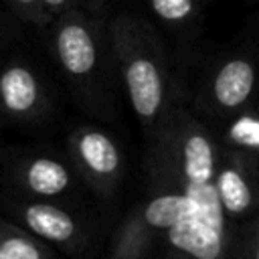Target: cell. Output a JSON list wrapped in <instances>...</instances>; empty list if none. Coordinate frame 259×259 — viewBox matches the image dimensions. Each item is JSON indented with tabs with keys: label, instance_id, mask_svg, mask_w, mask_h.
Returning a JSON list of instances; mask_svg holds the SVG:
<instances>
[{
	"label": "cell",
	"instance_id": "1",
	"mask_svg": "<svg viewBox=\"0 0 259 259\" xmlns=\"http://www.w3.org/2000/svg\"><path fill=\"white\" fill-rule=\"evenodd\" d=\"M125 87L134 111L142 119H154L164 101V79L158 65L144 55H136L125 65Z\"/></svg>",
	"mask_w": 259,
	"mask_h": 259
},
{
	"label": "cell",
	"instance_id": "2",
	"mask_svg": "<svg viewBox=\"0 0 259 259\" xmlns=\"http://www.w3.org/2000/svg\"><path fill=\"white\" fill-rule=\"evenodd\" d=\"M55 47L63 69L73 77L89 75L97 63V47L91 30L81 20H67L61 24Z\"/></svg>",
	"mask_w": 259,
	"mask_h": 259
},
{
	"label": "cell",
	"instance_id": "3",
	"mask_svg": "<svg viewBox=\"0 0 259 259\" xmlns=\"http://www.w3.org/2000/svg\"><path fill=\"white\" fill-rule=\"evenodd\" d=\"M166 233L172 247L194 259H219L223 255L225 231L212 229L194 217L178 223Z\"/></svg>",
	"mask_w": 259,
	"mask_h": 259
},
{
	"label": "cell",
	"instance_id": "4",
	"mask_svg": "<svg viewBox=\"0 0 259 259\" xmlns=\"http://www.w3.org/2000/svg\"><path fill=\"white\" fill-rule=\"evenodd\" d=\"M255 87V67L247 59L227 61L212 81V93L221 107L235 109L243 105Z\"/></svg>",
	"mask_w": 259,
	"mask_h": 259
},
{
	"label": "cell",
	"instance_id": "5",
	"mask_svg": "<svg viewBox=\"0 0 259 259\" xmlns=\"http://www.w3.org/2000/svg\"><path fill=\"white\" fill-rule=\"evenodd\" d=\"M40 97L38 81L30 69L22 65H10L0 73V103L14 115L30 113Z\"/></svg>",
	"mask_w": 259,
	"mask_h": 259
},
{
	"label": "cell",
	"instance_id": "6",
	"mask_svg": "<svg viewBox=\"0 0 259 259\" xmlns=\"http://www.w3.org/2000/svg\"><path fill=\"white\" fill-rule=\"evenodd\" d=\"M77 156L95 176H113L119 168V152L113 140L99 130H85L75 142Z\"/></svg>",
	"mask_w": 259,
	"mask_h": 259
},
{
	"label": "cell",
	"instance_id": "7",
	"mask_svg": "<svg viewBox=\"0 0 259 259\" xmlns=\"http://www.w3.org/2000/svg\"><path fill=\"white\" fill-rule=\"evenodd\" d=\"M26 227L38 235L40 239L53 241V243H65L75 237L77 225L75 219L65 212L63 208L47 202H32L22 212Z\"/></svg>",
	"mask_w": 259,
	"mask_h": 259
},
{
	"label": "cell",
	"instance_id": "8",
	"mask_svg": "<svg viewBox=\"0 0 259 259\" xmlns=\"http://www.w3.org/2000/svg\"><path fill=\"white\" fill-rule=\"evenodd\" d=\"M182 172L186 182L214 180V148L202 132H190L182 142Z\"/></svg>",
	"mask_w": 259,
	"mask_h": 259
},
{
	"label": "cell",
	"instance_id": "9",
	"mask_svg": "<svg viewBox=\"0 0 259 259\" xmlns=\"http://www.w3.org/2000/svg\"><path fill=\"white\" fill-rule=\"evenodd\" d=\"M192 214H194V206L184 192H170V194L154 196L142 212L144 223L148 227L164 229V231L176 227L178 223L190 219Z\"/></svg>",
	"mask_w": 259,
	"mask_h": 259
},
{
	"label": "cell",
	"instance_id": "10",
	"mask_svg": "<svg viewBox=\"0 0 259 259\" xmlns=\"http://www.w3.org/2000/svg\"><path fill=\"white\" fill-rule=\"evenodd\" d=\"M69 170L53 158H34L24 172V182L28 190L38 196H57L69 186Z\"/></svg>",
	"mask_w": 259,
	"mask_h": 259
},
{
	"label": "cell",
	"instance_id": "11",
	"mask_svg": "<svg viewBox=\"0 0 259 259\" xmlns=\"http://www.w3.org/2000/svg\"><path fill=\"white\" fill-rule=\"evenodd\" d=\"M184 194L190 198L194 206V219L202 221L204 225L225 231V208L217 190L214 180L212 182H186L184 184Z\"/></svg>",
	"mask_w": 259,
	"mask_h": 259
},
{
	"label": "cell",
	"instance_id": "12",
	"mask_svg": "<svg viewBox=\"0 0 259 259\" xmlns=\"http://www.w3.org/2000/svg\"><path fill=\"white\" fill-rule=\"evenodd\" d=\"M214 184H217V190H219L225 212L241 214L251 206V202H253L251 186L247 184L245 176L237 168H233V166L223 168L214 176Z\"/></svg>",
	"mask_w": 259,
	"mask_h": 259
},
{
	"label": "cell",
	"instance_id": "13",
	"mask_svg": "<svg viewBox=\"0 0 259 259\" xmlns=\"http://www.w3.org/2000/svg\"><path fill=\"white\" fill-rule=\"evenodd\" d=\"M0 259H42V253L32 239L10 231L0 237Z\"/></svg>",
	"mask_w": 259,
	"mask_h": 259
},
{
	"label": "cell",
	"instance_id": "14",
	"mask_svg": "<svg viewBox=\"0 0 259 259\" xmlns=\"http://www.w3.org/2000/svg\"><path fill=\"white\" fill-rule=\"evenodd\" d=\"M227 136L237 146L259 150V117H255V115H241V117H237L229 125Z\"/></svg>",
	"mask_w": 259,
	"mask_h": 259
},
{
	"label": "cell",
	"instance_id": "15",
	"mask_svg": "<svg viewBox=\"0 0 259 259\" xmlns=\"http://www.w3.org/2000/svg\"><path fill=\"white\" fill-rule=\"evenodd\" d=\"M152 10L170 22L186 20L194 10V0H150Z\"/></svg>",
	"mask_w": 259,
	"mask_h": 259
},
{
	"label": "cell",
	"instance_id": "16",
	"mask_svg": "<svg viewBox=\"0 0 259 259\" xmlns=\"http://www.w3.org/2000/svg\"><path fill=\"white\" fill-rule=\"evenodd\" d=\"M42 2H45L49 8H61V6H63L67 0H42Z\"/></svg>",
	"mask_w": 259,
	"mask_h": 259
},
{
	"label": "cell",
	"instance_id": "17",
	"mask_svg": "<svg viewBox=\"0 0 259 259\" xmlns=\"http://www.w3.org/2000/svg\"><path fill=\"white\" fill-rule=\"evenodd\" d=\"M16 4H20V6H26V8H30V6H34L38 0H14Z\"/></svg>",
	"mask_w": 259,
	"mask_h": 259
},
{
	"label": "cell",
	"instance_id": "18",
	"mask_svg": "<svg viewBox=\"0 0 259 259\" xmlns=\"http://www.w3.org/2000/svg\"><path fill=\"white\" fill-rule=\"evenodd\" d=\"M255 259H259V243H257V249H255Z\"/></svg>",
	"mask_w": 259,
	"mask_h": 259
}]
</instances>
